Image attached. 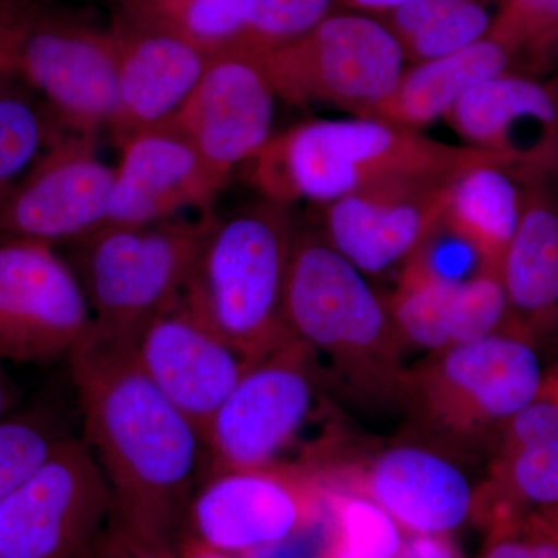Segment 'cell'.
I'll return each mask as SVG.
<instances>
[{
	"mask_svg": "<svg viewBox=\"0 0 558 558\" xmlns=\"http://www.w3.org/2000/svg\"><path fill=\"white\" fill-rule=\"evenodd\" d=\"M83 439L135 523L179 539L194 490L208 472L199 427L140 366L132 343L92 329L69 355Z\"/></svg>",
	"mask_w": 558,
	"mask_h": 558,
	"instance_id": "cell-1",
	"label": "cell"
},
{
	"mask_svg": "<svg viewBox=\"0 0 558 558\" xmlns=\"http://www.w3.org/2000/svg\"><path fill=\"white\" fill-rule=\"evenodd\" d=\"M499 160L487 150L449 145L377 119L312 120L271 135L248 161L263 199L329 202L380 186L450 185L462 172ZM506 163V161H505Z\"/></svg>",
	"mask_w": 558,
	"mask_h": 558,
	"instance_id": "cell-2",
	"label": "cell"
},
{
	"mask_svg": "<svg viewBox=\"0 0 558 558\" xmlns=\"http://www.w3.org/2000/svg\"><path fill=\"white\" fill-rule=\"evenodd\" d=\"M290 336L362 402L402 403L409 368L387 299L322 233L296 230L284 289Z\"/></svg>",
	"mask_w": 558,
	"mask_h": 558,
	"instance_id": "cell-3",
	"label": "cell"
},
{
	"mask_svg": "<svg viewBox=\"0 0 558 558\" xmlns=\"http://www.w3.org/2000/svg\"><path fill=\"white\" fill-rule=\"evenodd\" d=\"M290 207L263 199L209 215L183 304L253 362L290 332L284 289L295 240Z\"/></svg>",
	"mask_w": 558,
	"mask_h": 558,
	"instance_id": "cell-4",
	"label": "cell"
},
{
	"mask_svg": "<svg viewBox=\"0 0 558 558\" xmlns=\"http://www.w3.org/2000/svg\"><path fill=\"white\" fill-rule=\"evenodd\" d=\"M545 380L535 343L508 328L428 354L409 369L400 405L439 442L472 449L498 440Z\"/></svg>",
	"mask_w": 558,
	"mask_h": 558,
	"instance_id": "cell-5",
	"label": "cell"
},
{
	"mask_svg": "<svg viewBox=\"0 0 558 558\" xmlns=\"http://www.w3.org/2000/svg\"><path fill=\"white\" fill-rule=\"evenodd\" d=\"M207 215L149 226H102L65 245L101 336L134 343L140 332L180 303Z\"/></svg>",
	"mask_w": 558,
	"mask_h": 558,
	"instance_id": "cell-6",
	"label": "cell"
},
{
	"mask_svg": "<svg viewBox=\"0 0 558 558\" xmlns=\"http://www.w3.org/2000/svg\"><path fill=\"white\" fill-rule=\"evenodd\" d=\"M16 76L38 92L61 131L97 137L117 105L113 33L86 10L24 0Z\"/></svg>",
	"mask_w": 558,
	"mask_h": 558,
	"instance_id": "cell-7",
	"label": "cell"
},
{
	"mask_svg": "<svg viewBox=\"0 0 558 558\" xmlns=\"http://www.w3.org/2000/svg\"><path fill=\"white\" fill-rule=\"evenodd\" d=\"M279 100L333 106L368 117L402 76L405 57L387 25L359 11H333L292 43L260 54Z\"/></svg>",
	"mask_w": 558,
	"mask_h": 558,
	"instance_id": "cell-8",
	"label": "cell"
},
{
	"mask_svg": "<svg viewBox=\"0 0 558 558\" xmlns=\"http://www.w3.org/2000/svg\"><path fill=\"white\" fill-rule=\"evenodd\" d=\"M323 377L295 337L253 360L205 428L209 469L290 464L322 403Z\"/></svg>",
	"mask_w": 558,
	"mask_h": 558,
	"instance_id": "cell-9",
	"label": "cell"
},
{
	"mask_svg": "<svg viewBox=\"0 0 558 558\" xmlns=\"http://www.w3.org/2000/svg\"><path fill=\"white\" fill-rule=\"evenodd\" d=\"M328 498V483L307 465L209 469L190 499L180 537L253 556L307 526Z\"/></svg>",
	"mask_w": 558,
	"mask_h": 558,
	"instance_id": "cell-10",
	"label": "cell"
},
{
	"mask_svg": "<svg viewBox=\"0 0 558 558\" xmlns=\"http://www.w3.org/2000/svg\"><path fill=\"white\" fill-rule=\"evenodd\" d=\"M113 510L89 447L65 436L0 499V558H78Z\"/></svg>",
	"mask_w": 558,
	"mask_h": 558,
	"instance_id": "cell-11",
	"label": "cell"
},
{
	"mask_svg": "<svg viewBox=\"0 0 558 558\" xmlns=\"http://www.w3.org/2000/svg\"><path fill=\"white\" fill-rule=\"evenodd\" d=\"M94 329L80 279L53 245L0 241V360L68 359Z\"/></svg>",
	"mask_w": 558,
	"mask_h": 558,
	"instance_id": "cell-12",
	"label": "cell"
},
{
	"mask_svg": "<svg viewBox=\"0 0 558 558\" xmlns=\"http://www.w3.org/2000/svg\"><path fill=\"white\" fill-rule=\"evenodd\" d=\"M116 168L94 135L61 131L0 207V241L68 245L105 226Z\"/></svg>",
	"mask_w": 558,
	"mask_h": 558,
	"instance_id": "cell-13",
	"label": "cell"
},
{
	"mask_svg": "<svg viewBox=\"0 0 558 558\" xmlns=\"http://www.w3.org/2000/svg\"><path fill=\"white\" fill-rule=\"evenodd\" d=\"M277 98L258 57L226 49L209 57L174 121L223 186L274 135Z\"/></svg>",
	"mask_w": 558,
	"mask_h": 558,
	"instance_id": "cell-14",
	"label": "cell"
},
{
	"mask_svg": "<svg viewBox=\"0 0 558 558\" xmlns=\"http://www.w3.org/2000/svg\"><path fill=\"white\" fill-rule=\"evenodd\" d=\"M444 120L468 146L526 178L558 182V83L505 73L473 87Z\"/></svg>",
	"mask_w": 558,
	"mask_h": 558,
	"instance_id": "cell-15",
	"label": "cell"
},
{
	"mask_svg": "<svg viewBox=\"0 0 558 558\" xmlns=\"http://www.w3.org/2000/svg\"><path fill=\"white\" fill-rule=\"evenodd\" d=\"M326 480L376 502L407 535L450 537L475 519L478 490L435 447L398 444L379 451L354 475Z\"/></svg>",
	"mask_w": 558,
	"mask_h": 558,
	"instance_id": "cell-16",
	"label": "cell"
},
{
	"mask_svg": "<svg viewBox=\"0 0 558 558\" xmlns=\"http://www.w3.org/2000/svg\"><path fill=\"white\" fill-rule=\"evenodd\" d=\"M450 185L380 186L323 205L322 236L366 277L403 267L446 216Z\"/></svg>",
	"mask_w": 558,
	"mask_h": 558,
	"instance_id": "cell-17",
	"label": "cell"
},
{
	"mask_svg": "<svg viewBox=\"0 0 558 558\" xmlns=\"http://www.w3.org/2000/svg\"><path fill=\"white\" fill-rule=\"evenodd\" d=\"M140 366L202 435L250 360L180 303L132 343Z\"/></svg>",
	"mask_w": 558,
	"mask_h": 558,
	"instance_id": "cell-18",
	"label": "cell"
},
{
	"mask_svg": "<svg viewBox=\"0 0 558 558\" xmlns=\"http://www.w3.org/2000/svg\"><path fill=\"white\" fill-rule=\"evenodd\" d=\"M105 226H149L185 208L207 209L222 185L174 120L120 146Z\"/></svg>",
	"mask_w": 558,
	"mask_h": 558,
	"instance_id": "cell-19",
	"label": "cell"
},
{
	"mask_svg": "<svg viewBox=\"0 0 558 558\" xmlns=\"http://www.w3.org/2000/svg\"><path fill=\"white\" fill-rule=\"evenodd\" d=\"M117 44V105L108 130L116 145L174 120L207 68V51L172 33L120 20L110 22Z\"/></svg>",
	"mask_w": 558,
	"mask_h": 558,
	"instance_id": "cell-20",
	"label": "cell"
},
{
	"mask_svg": "<svg viewBox=\"0 0 558 558\" xmlns=\"http://www.w3.org/2000/svg\"><path fill=\"white\" fill-rule=\"evenodd\" d=\"M387 303L403 347L424 349L427 354L509 328L508 296L497 271L444 281L402 269Z\"/></svg>",
	"mask_w": 558,
	"mask_h": 558,
	"instance_id": "cell-21",
	"label": "cell"
},
{
	"mask_svg": "<svg viewBox=\"0 0 558 558\" xmlns=\"http://www.w3.org/2000/svg\"><path fill=\"white\" fill-rule=\"evenodd\" d=\"M531 515L558 521V402L545 395L502 429L476 495L475 520L484 526Z\"/></svg>",
	"mask_w": 558,
	"mask_h": 558,
	"instance_id": "cell-22",
	"label": "cell"
},
{
	"mask_svg": "<svg viewBox=\"0 0 558 558\" xmlns=\"http://www.w3.org/2000/svg\"><path fill=\"white\" fill-rule=\"evenodd\" d=\"M553 180L529 179L523 215L499 277L509 328L532 343L558 330V191Z\"/></svg>",
	"mask_w": 558,
	"mask_h": 558,
	"instance_id": "cell-23",
	"label": "cell"
},
{
	"mask_svg": "<svg viewBox=\"0 0 558 558\" xmlns=\"http://www.w3.org/2000/svg\"><path fill=\"white\" fill-rule=\"evenodd\" d=\"M509 72H521L515 51L488 35L465 49L403 70L392 94L366 119L421 131L435 120L446 119L473 87Z\"/></svg>",
	"mask_w": 558,
	"mask_h": 558,
	"instance_id": "cell-24",
	"label": "cell"
},
{
	"mask_svg": "<svg viewBox=\"0 0 558 558\" xmlns=\"http://www.w3.org/2000/svg\"><path fill=\"white\" fill-rule=\"evenodd\" d=\"M526 175L499 160L484 161L451 183L444 222L497 271L519 229L526 197Z\"/></svg>",
	"mask_w": 558,
	"mask_h": 558,
	"instance_id": "cell-25",
	"label": "cell"
},
{
	"mask_svg": "<svg viewBox=\"0 0 558 558\" xmlns=\"http://www.w3.org/2000/svg\"><path fill=\"white\" fill-rule=\"evenodd\" d=\"M498 11L499 0H410L376 17L398 39L405 61L418 64L486 38Z\"/></svg>",
	"mask_w": 558,
	"mask_h": 558,
	"instance_id": "cell-26",
	"label": "cell"
},
{
	"mask_svg": "<svg viewBox=\"0 0 558 558\" xmlns=\"http://www.w3.org/2000/svg\"><path fill=\"white\" fill-rule=\"evenodd\" d=\"M247 0H110L112 20L178 35L208 54L229 49Z\"/></svg>",
	"mask_w": 558,
	"mask_h": 558,
	"instance_id": "cell-27",
	"label": "cell"
},
{
	"mask_svg": "<svg viewBox=\"0 0 558 558\" xmlns=\"http://www.w3.org/2000/svg\"><path fill=\"white\" fill-rule=\"evenodd\" d=\"M11 78L0 80V207L61 131L46 106L10 87Z\"/></svg>",
	"mask_w": 558,
	"mask_h": 558,
	"instance_id": "cell-28",
	"label": "cell"
},
{
	"mask_svg": "<svg viewBox=\"0 0 558 558\" xmlns=\"http://www.w3.org/2000/svg\"><path fill=\"white\" fill-rule=\"evenodd\" d=\"M337 538L330 558H399L407 534L376 502L330 486Z\"/></svg>",
	"mask_w": 558,
	"mask_h": 558,
	"instance_id": "cell-29",
	"label": "cell"
},
{
	"mask_svg": "<svg viewBox=\"0 0 558 558\" xmlns=\"http://www.w3.org/2000/svg\"><path fill=\"white\" fill-rule=\"evenodd\" d=\"M490 35L515 51L521 72H548L558 62V0H499Z\"/></svg>",
	"mask_w": 558,
	"mask_h": 558,
	"instance_id": "cell-30",
	"label": "cell"
},
{
	"mask_svg": "<svg viewBox=\"0 0 558 558\" xmlns=\"http://www.w3.org/2000/svg\"><path fill=\"white\" fill-rule=\"evenodd\" d=\"M336 9L337 0H247L241 31L229 49L260 57L306 35Z\"/></svg>",
	"mask_w": 558,
	"mask_h": 558,
	"instance_id": "cell-31",
	"label": "cell"
},
{
	"mask_svg": "<svg viewBox=\"0 0 558 558\" xmlns=\"http://www.w3.org/2000/svg\"><path fill=\"white\" fill-rule=\"evenodd\" d=\"M69 436L47 409L17 410L0 421V499Z\"/></svg>",
	"mask_w": 558,
	"mask_h": 558,
	"instance_id": "cell-32",
	"label": "cell"
},
{
	"mask_svg": "<svg viewBox=\"0 0 558 558\" xmlns=\"http://www.w3.org/2000/svg\"><path fill=\"white\" fill-rule=\"evenodd\" d=\"M78 558H178V539L135 523L113 506L108 523Z\"/></svg>",
	"mask_w": 558,
	"mask_h": 558,
	"instance_id": "cell-33",
	"label": "cell"
},
{
	"mask_svg": "<svg viewBox=\"0 0 558 558\" xmlns=\"http://www.w3.org/2000/svg\"><path fill=\"white\" fill-rule=\"evenodd\" d=\"M481 558H558V521L521 517L486 526Z\"/></svg>",
	"mask_w": 558,
	"mask_h": 558,
	"instance_id": "cell-34",
	"label": "cell"
},
{
	"mask_svg": "<svg viewBox=\"0 0 558 558\" xmlns=\"http://www.w3.org/2000/svg\"><path fill=\"white\" fill-rule=\"evenodd\" d=\"M22 5L24 0H0V80L16 76Z\"/></svg>",
	"mask_w": 558,
	"mask_h": 558,
	"instance_id": "cell-35",
	"label": "cell"
},
{
	"mask_svg": "<svg viewBox=\"0 0 558 558\" xmlns=\"http://www.w3.org/2000/svg\"><path fill=\"white\" fill-rule=\"evenodd\" d=\"M399 558H462L450 537L407 535Z\"/></svg>",
	"mask_w": 558,
	"mask_h": 558,
	"instance_id": "cell-36",
	"label": "cell"
},
{
	"mask_svg": "<svg viewBox=\"0 0 558 558\" xmlns=\"http://www.w3.org/2000/svg\"><path fill=\"white\" fill-rule=\"evenodd\" d=\"M407 2H410V0H337V5H339V9L377 16V14L398 9Z\"/></svg>",
	"mask_w": 558,
	"mask_h": 558,
	"instance_id": "cell-37",
	"label": "cell"
},
{
	"mask_svg": "<svg viewBox=\"0 0 558 558\" xmlns=\"http://www.w3.org/2000/svg\"><path fill=\"white\" fill-rule=\"evenodd\" d=\"M17 402H20L17 389L3 369L2 360H0V421L17 411Z\"/></svg>",
	"mask_w": 558,
	"mask_h": 558,
	"instance_id": "cell-38",
	"label": "cell"
},
{
	"mask_svg": "<svg viewBox=\"0 0 558 558\" xmlns=\"http://www.w3.org/2000/svg\"><path fill=\"white\" fill-rule=\"evenodd\" d=\"M178 558H242L236 556H230V554L219 553L207 546L201 545V543L194 542V539L186 537H179L178 539Z\"/></svg>",
	"mask_w": 558,
	"mask_h": 558,
	"instance_id": "cell-39",
	"label": "cell"
},
{
	"mask_svg": "<svg viewBox=\"0 0 558 558\" xmlns=\"http://www.w3.org/2000/svg\"><path fill=\"white\" fill-rule=\"evenodd\" d=\"M542 395L549 396V398L556 399L558 402V369L546 376Z\"/></svg>",
	"mask_w": 558,
	"mask_h": 558,
	"instance_id": "cell-40",
	"label": "cell"
}]
</instances>
